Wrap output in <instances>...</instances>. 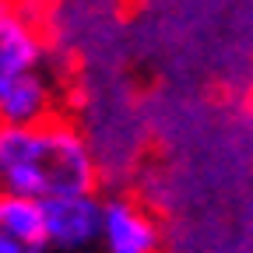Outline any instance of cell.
Masks as SVG:
<instances>
[{
  "mask_svg": "<svg viewBox=\"0 0 253 253\" xmlns=\"http://www.w3.org/2000/svg\"><path fill=\"white\" fill-rule=\"evenodd\" d=\"M0 190L39 204L67 194H91V148L67 123H0Z\"/></svg>",
  "mask_w": 253,
  "mask_h": 253,
  "instance_id": "obj_1",
  "label": "cell"
},
{
  "mask_svg": "<svg viewBox=\"0 0 253 253\" xmlns=\"http://www.w3.org/2000/svg\"><path fill=\"white\" fill-rule=\"evenodd\" d=\"M53 250H84L102 239V201L95 194H67L42 204Z\"/></svg>",
  "mask_w": 253,
  "mask_h": 253,
  "instance_id": "obj_2",
  "label": "cell"
},
{
  "mask_svg": "<svg viewBox=\"0 0 253 253\" xmlns=\"http://www.w3.org/2000/svg\"><path fill=\"white\" fill-rule=\"evenodd\" d=\"M46 214L39 201L0 190V253H49Z\"/></svg>",
  "mask_w": 253,
  "mask_h": 253,
  "instance_id": "obj_3",
  "label": "cell"
},
{
  "mask_svg": "<svg viewBox=\"0 0 253 253\" xmlns=\"http://www.w3.org/2000/svg\"><path fill=\"white\" fill-rule=\"evenodd\" d=\"M102 243L109 253H155L158 225L130 201H102Z\"/></svg>",
  "mask_w": 253,
  "mask_h": 253,
  "instance_id": "obj_4",
  "label": "cell"
},
{
  "mask_svg": "<svg viewBox=\"0 0 253 253\" xmlns=\"http://www.w3.org/2000/svg\"><path fill=\"white\" fill-rule=\"evenodd\" d=\"M42 60V42L28 28L25 18H18L7 4H0V91H4L14 78L39 71Z\"/></svg>",
  "mask_w": 253,
  "mask_h": 253,
  "instance_id": "obj_5",
  "label": "cell"
},
{
  "mask_svg": "<svg viewBox=\"0 0 253 253\" xmlns=\"http://www.w3.org/2000/svg\"><path fill=\"white\" fill-rule=\"evenodd\" d=\"M49 106H53V95H49L46 78L39 71H28L0 91V123L7 126L42 123L49 120Z\"/></svg>",
  "mask_w": 253,
  "mask_h": 253,
  "instance_id": "obj_6",
  "label": "cell"
}]
</instances>
